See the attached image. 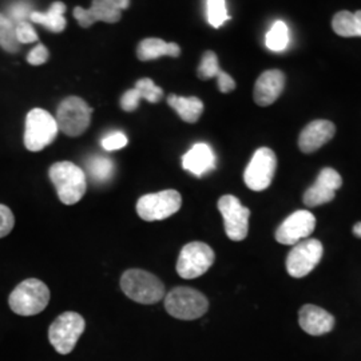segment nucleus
Masks as SVG:
<instances>
[{
	"label": "nucleus",
	"instance_id": "aec40b11",
	"mask_svg": "<svg viewBox=\"0 0 361 361\" xmlns=\"http://www.w3.org/2000/svg\"><path fill=\"white\" fill-rule=\"evenodd\" d=\"M180 49L177 43H169L162 39L147 38L141 40L137 49V56L140 61H154L161 56H180Z\"/></svg>",
	"mask_w": 361,
	"mask_h": 361
},
{
	"label": "nucleus",
	"instance_id": "c756f323",
	"mask_svg": "<svg viewBox=\"0 0 361 361\" xmlns=\"http://www.w3.org/2000/svg\"><path fill=\"white\" fill-rule=\"evenodd\" d=\"M15 32H16V39L18 42L22 43H34L38 40V34L31 26L30 22H20L15 25Z\"/></svg>",
	"mask_w": 361,
	"mask_h": 361
},
{
	"label": "nucleus",
	"instance_id": "f257e3e1",
	"mask_svg": "<svg viewBox=\"0 0 361 361\" xmlns=\"http://www.w3.org/2000/svg\"><path fill=\"white\" fill-rule=\"evenodd\" d=\"M49 176L56 189L58 198L65 205H75L86 193V174L73 162L62 161L54 164L50 168Z\"/></svg>",
	"mask_w": 361,
	"mask_h": 361
},
{
	"label": "nucleus",
	"instance_id": "f03ea898",
	"mask_svg": "<svg viewBox=\"0 0 361 361\" xmlns=\"http://www.w3.org/2000/svg\"><path fill=\"white\" fill-rule=\"evenodd\" d=\"M121 288L126 296L135 302L152 305L165 298L164 283L150 271L129 269L121 277Z\"/></svg>",
	"mask_w": 361,
	"mask_h": 361
},
{
	"label": "nucleus",
	"instance_id": "c9c22d12",
	"mask_svg": "<svg viewBox=\"0 0 361 361\" xmlns=\"http://www.w3.org/2000/svg\"><path fill=\"white\" fill-rule=\"evenodd\" d=\"M355 19H356V30H357V37H361V10L355 13Z\"/></svg>",
	"mask_w": 361,
	"mask_h": 361
},
{
	"label": "nucleus",
	"instance_id": "f704fd0d",
	"mask_svg": "<svg viewBox=\"0 0 361 361\" xmlns=\"http://www.w3.org/2000/svg\"><path fill=\"white\" fill-rule=\"evenodd\" d=\"M49 58H50V52L46 49V46H43V44L39 43L38 46L34 47V49L30 51V54H28L27 62H28L30 65L40 66L43 65V63H46Z\"/></svg>",
	"mask_w": 361,
	"mask_h": 361
},
{
	"label": "nucleus",
	"instance_id": "39448f33",
	"mask_svg": "<svg viewBox=\"0 0 361 361\" xmlns=\"http://www.w3.org/2000/svg\"><path fill=\"white\" fill-rule=\"evenodd\" d=\"M59 133L55 116L43 109H32L26 116L25 146L30 152H40L51 145Z\"/></svg>",
	"mask_w": 361,
	"mask_h": 361
},
{
	"label": "nucleus",
	"instance_id": "c85d7f7f",
	"mask_svg": "<svg viewBox=\"0 0 361 361\" xmlns=\"http://www.w3.org/2000/svg\"><path fill=\"white\" fill-rule=\"evenodd\" d=\"M134 87L140 91L142 99L150 104H158L164 98V90L158 87L150 78L140 79Z\"/></svg>",
	"mask_w": 361,
	"mask_h": 361
},
{
	"label": "nucleus",
	"instance_id": "412c9836",
	"mask_svg": "<svg viewBox=\"0 0 361 361\" xmlns=\"http://www.w3.org/2000/svg\"><path fill=\"white\" fill-rule=\"evenodd\" d=\"M168 104L182 121L188 123H195L204 113V104L197 97H178V95H169Z\"/></svg>",
	"mask_w": 361,
	"mask_h": 361
},
{
	"label": "nucleus",
	"instance_id": "2eb2a0df",
	"mask_svg": "<svg viewBox=\"0 0 361 361\" xmlns=\"http://www.w3.org/2000/svg\"><path fill=\"white\" fill-rule=\"evenodd\" d=\"M121 15L122 10L114 0H92L89 10L82 7L74 8V18L83 28L91 27L97 22L116 23L121 19Z\"/></svg>",
	"mask_w": 361,
	"mask_h": 361
},
{
	"label": "nucleus",
	"instance_id": "6e6552de",
	"mask_svg": "<svg viewBox=\"0 0 361 361\" xmlns=\"http://www.w3.org/2000/svg\"><path fill=\"white\" fill-rule=\"evenodd\" d=\"M182 205V197L177 190H164L146 194L137 202V213L145 221H162L176 214Z\"/></svg>",
	"mask_w": 361,
	"mask_h": 361
},
{
	"label": "nucleus",
	"instance_id": "0eeeda50",
	"mask_svg": "<svg viewBox=\"0 0 361 361\" xmlns=\"http://www.w3.org/2000/svg\"><path fill=\"white\" fill-rule=\"evenodd\" d=\"M92 109L79 97L63 99L56 110V123L59 130L68 137H79L91 123Z\"/></svg>",
	"mask_w": 361,
	"mask_h": 361
},
{
	"label": "nucleus",
	"instance_id": "6ab92c4d",
	"mask_svg": "<svg viewBox=\"0 0 361 361\" xmlns=\"http://www.w3.org/2000/svg\"><path fill=\"white\" fill-rule=\"evenodd\" d=\"M182 166L195 177H202L216 168V155L207 143H197L182 157Z\"/></svg>",
	"mask_w": 361,
	"mask_h": 361
},
{
	"label": "nucleus",
	"instance_id": "4468645a",
	"mask_svg": "<svg viewBox=\"0 0 361 361\" xmlns=\"http://www.w3.org/2000/svg\"><path fill=\"white\" fill-rule=\"evenodd\" d=\"M343 186V178L335 169L325 168L320 171L313 186L304 194V204L307 207H320L331 202L336 192Z\"/></svg>",
	"mask_w": 361,
	"mask_h": 361
},
{
	"label": "nucleus",
	"instance_id": "a878e982",
	"mask_svg": "<svg viewBox=\"0 0 361 361\" xmlns=\"http://www.w3.org/2000/svg\"><path fill=\"white\" fill-rule=\"evenodd\" d=\"M332 27L335 30L336 34L344 38H350V37H357V30H356V19L355 13L350 11H340L335 15L332 20Z\"/></svg>",
	"mask_w": 361,
	"mask_h": 361
},
{
	"label": "nucleus",
	"instance_id": "cd10ccee",
	"mask_svg": "<svg viewBox=\"0 0 361 361\" xmlns=\"http://www.w3.org/2000/svg\"><path fill=\"white\" fill-rule=\"evenodd\" d=\"M229 19L225 0H207V20L210 26L219 28Z\"/></svg>",
	"mask_w": 361,
	"mask_h": 361
},
{
	"label": "nucleus",
	"instance_id": "ddd939ff",
	"mask_svg": "<svg viewBox=\"0 0 361 361\" xmlns=\"http://www.w3.org/2000/svg\"><path fill=\"white\" fill-rule=\"evenodd\" d=\"M316 228V219L308 210L292 213L276 231V240L283 245H296L310 237Z\"/></svg>",
	"mask_w": 361,
	"mask_h": 361
},
{
	"label": "nucleus",
	"instance_id": "423d86ee",
	"mask_svg": "<svg viewBox=\"0 0 361 361\" xmlns=\"http://www.w3.org/2000/svg\"><path fill=\"white\" fill-rule=\"evenodd\" d=\"M85 319L77 312H65L58 316L49 329V340L61 355H68L75 348L85 331Z\"/></svg>",
	"mask_w": 361,
	"mask_h": 361
},
{
	"label": "nucleus",
	"instance_id": "473e14b6",
	"mask_svg": "<svg viewBox=\"0 0 361 361\" xmlns=\"http://www.w3.org/2000/svg\"><path fill=\"white\" fill-rule=\"evenodd\" d=\"M141 99H142V97H141L140 91L134 87V89H131V90L126 91V92L122 95V98H121V107H122V110H125V111H128V113H131V111H134V110L138 109Z\"/></svg>",
	"mask_w": 361,
	"mask_h": 361
},
{
	"label": "nucleus",
	"instance_id": "2f4dec72",
	"mask_svg": "<svg viewBox=\"0 0 361 361\" xmlns=\"http://www.w3.org/2000/svg\"><path fill=\"white\" fill-rule=\"evenodd\" d=\"M15 226V217L10 207L0 204V238L8 235Z\"/></svg>",
	"mask_w": 361,
	"mask_h": 361
},
{
	"label": "nucleus",
	"instance_id": "20e7f679",
	"mask_svg": "<svg viewBox=\"0 0 361 361\" xmlns=\"http://www.w3.org/2000/svg\"><path fill=\"white\" fill-rule=\"evenodd\" d=\"M165 310L178 320H197L207 313L209 301L193 288L177 286L165 297Z\"/></svg>",
	"mask_w": 361,
	"mask_h": 361
},
{
	"label": "nucleus",
	"instance_id": "7c9ffc66",
	"mask_svg": "<svg viewBox=\"0 0 361 361\" xmlns=\"http://www.w3.org/2000/svg\"><path fill=\"white\" fill-rule=\"evenodd\" d=\"M126 145H128V137L121 131L111 133L102 140V147L106 152H116L125 147Z\"/></svg>",
	"mask_w": 361,
	"mask_h": 361
},
{
	"label": "nucleus",
	"instance_id": "9b49d317",
	"mask_svg": "<svg viewBox=\"0 0 361 361\" xmlns=\"http://www.w3.org/2000/svg\"><path fill=\"white\" fill-rule=\"evenodd\" d=\"M219 210L224 219L226 235L232 241L245 240L249 232L250 210L241 204V201L231 195H222L219 200Z\"/></svg>",
	"mask_w": 361,
	"mask_h": 361
},
{
	"label": "nucleus",
	"instance_id": "e433bc0d",
	"mask_svg": "<svg viewBox=\"0 0 361 361\" xmlns=\"http://www.w3.org/2000/svg\"><path fill=\"white\" fill-rule=\"evenodd\" d=\"M116 3V6L121 8V10H128L130 6V0H114Z\"/></svg>",
	"mask_w": 361,
	"mask_h": 361
},
{
	"label": "nucleus",
	"instance_id": "5701e85b",
	"mask_svg": "<svg viewBox=\"0 0 361 361\" xmlns=\"http://www.w3.org/2000/svg\"><path fill=\"white\" fill-rule=\"evenodd\" d=\"M86 166H87V173H89L91 180L97 183H104V182H107L113 178L114 164L107 157H102V155L91 157L90 159L87 161Z\"/></svg>",
	"mask_w": 361,
	"mask_h": 361
},
{
	"label": "nucleus",
	"instance_id": "4be33fe9",
	"mask_svg": "<svg viewBox=\"0 0 361 361\" xmlns=\"http://www.w3.org/2000/svg\"><path fill=\"white\" fill-rule=\"evenodd\" d=\"M65 13V3L55 1V3H52L51 7L46 13L32 11L30 16V20L49 28L52 32H62L67 25L65 16H63Z\"/></svg>",
	"mask_w": 361,
	"mask_h": 361
},
{
	"label": "nucleus",
	"instance_id": "9d476101",
	"mask_svg": "<svg viewBox=\"0 0 361 361\" xmlns=\"http://www.w3.org/2000/svg\"><path fill=\"white\" fill-rule=\"evenodd\" d=\"M323 252V244L319 240L307 238L297 243L286 257V271L295 279L308 276L322 261Z\"/></svg>",
	"mask_w": 361,
	"mask_h": 361
},
{
	"label": "nucleus",
	"instance_id": "a211bd4d",
	"mask_svg": "<svg viewBox=\"0 0 361 361\" xmlns=\"http://www.w3.org/2000/svg\"><path fill=\"white\" fill-rule=\"evenodd\" d=\"M298 323L308 335L322 336L334 329L335 317L323 308L308 304L300 310Z\"/></svg>",
	"mask_w": 361,
	"mask_h": 361
},
{
	"label": "nucleus",
	"instance_id": "7ed1b4c3",
	"mask_svg": "<svg viewBox=\"0 0 361 361\" xmlns=\"http://www.w3.org/2000/svg\"><path fill=\"white\" fill-rule=\"evenodd\" d=\"M49 302L50 289L38 279L22 281L8 298L10 308L19 316H35L46 310Z\"/></svg>",
	"mask_w": 361,
	"mask_h": 361
},
{
	"label": "nucleus",
	"instance_id": "b1692460",
	"mask_svg": "<svg viewBox=\"0 0 361 361\" xmlns=\"http://www.w3.org/2000/svg\"><path fill=\"white\" fill-rule=\"evenodd\" d=\"M267 47L271 51H284L289 43V30L284 22H276L267 34Z\"/></svg>",
	"mask_w": 361,
	"mask_h": 361
},
{
	"label": "nucleus",
	"instance_id": "dca6fc26",
	"mask_svg": "<svg viewBox=\"0 0 361 361\" xmlns=\"http://www.w3.org/2000/svg\"><path fill=\"white\" fill-rule=\"evenodd\" d=\"M336 126L331 121L317 119L307 125L300 134L298 146L302 153L310 154L323 147L335 137Z\"/></svg>",
	"mask_w": 361,
	"mask_h": 361
},
{
	"label": "nucleus",
	"instance_id": "f3484780",
	"mask_svg": "<svg viewBox=\"0 0 361 361\" xmlns=\"http://www.w3.org/2000/svg\"><path fill=\"white\" fill-rule=\"evenodd\" d=\"M285 75L280 70L264 71L255 85L253 98L258 106L267 107L274 104L284 91Z\"/></svg>",
	"mask_w": 361,
	"mask_h": 361
},
{
	"label": "nucleus",
	"instance_id": "f8f14e48",
	"mask_svg": "<svg viewBox=\"0 0 361 361\" xmlns=\"http://www.w3.org/2000/svg\"><path fill=\"white\" fill-rule=\"evenodd\" d=\"M277 169L276 154L268 147H261L253 154L244 173V180L250 190L262 192L271 186Z\"/></svg>",
	"mask_w": 361,
	"mask_h": 361
},
{
	"label": "nucleus",
	"instance_id": "4c0bfd02",
	"mask_svg": "<svg viewBox=\"0 0 361 361\" xmlns=\"http://www.w3.org/2000/svg\"><path fill=\"white\" fill-rule=\"evenodd\" d=\"M353 234H355L356 237L361 238V222H357V224L353 226Z\"/></svg>",
	"mask_w": 361,
	"mask_h": 361
},
{
	"label": "nucleus",
	"instance_id": "393cba45",
	"mask_svg": "<svg viewBox=\"0 0 361 361\" xmlns=\"http://www.w3.org/2000/svg\"><path fill=\"white\" fill-rule=\"evenodd\" d=\"M0 47L8 52L19 51L20 49V43L16 39L15 25L3 13H0Z\"/></svg>",
	"mask_w": 361,
	"mask_h": 361
},
{
	"label": "nucleus",
	"instance_id": "72a5a7b5",
	"mask_svg": "<svg viewBox=\"0 0 361 361\" xmlns=\"http://www.w3.org/2000/svg\"><path fill=\"white\" fill-rule=\"evenodd\" d=\"M31 13H32L31 7L25 1H19V3H15L10 8L11 18H8V19L13 22V25H16L20 22H27V19H30Z\"/></svg>",
	"mask_w": 361,
	"mask_h": 361
},
{
	"label": "nucleus",
	"instance_id": "1a4fd4ad",
	"mask_svg": "<svg viewBox=\"0 0 361 361\" xmlns=\"http://www.w3.org/2000/svg\"><path fill=\"white\" fill-rule=\"evenodd\" d=\"M216 255L204 243H190L182 247L177 261V273L182 279L193 280L205 274L214 264Z\"/></svg>",
	"mask_w": 361,
	"mask_h": 361
},
{
	"label": "nucleus",
	"instance_id": "bb28decb",
	"mask_svg": "<svg viewBox=\"0 0 361 361\" xmlns=\"http://www.w3.org/2000/svg\"><path fill=\"white\" fill-rule=\"evenodd\" d=\"M222 73L224 71L219 68V58H217L216 52H205L202 59H201V63L198 66V70H197L198 78L202 79V80L212 79V78L219 79Z\"/></svg>",
	"mask_w": 361,
	"mask_h": 361
}]
</instances>
